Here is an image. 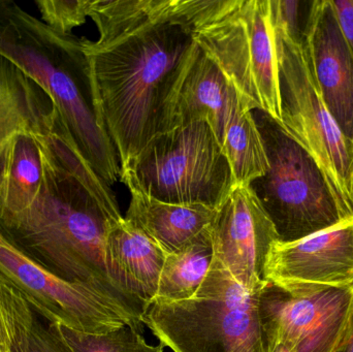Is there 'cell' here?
<instances>
[{
	"label": "cell",
	"mask_w": 353,
	"mask_h": 352,
	"mask_svg": "<svg viewBox=\"0 0 353 352\" xmlns=\"http://www.w3.org/2000/svg\"><path fill=\"white\" fill-rule=\"evenodd\" d=\"M97 41L82 37L99 125L126 169L169 130L174 95L199 45L173 0H91Z\"/></svg>",
	"instance_id": "1"
},
{
	"label": "cell",
	"mask_w": 353,
	"mask_h": 352,
	"mask_svg": "<svg viewBox=\"0 0 353 352\" xmlns=\"http://www.w3.org/2000/svg\"><path fill=\"white\" fill-rule=\"evenodd\" d=\"M41 142V191L22 212L0 217V234L52 274L103 298L141 332L149 306L114 280L105 260L108 235L123 218L111 186L79 154L59 116Z\"/></svg>",
	"instance_id": "2"
},
{
	"label": "cell",
	"mask_w": 353,
	"mask_h": 352,
	"mask_svg": "<svg viewBox=\"0 0 353 352\" xmlns=\"http://www.w3.org/2000/svg\"><path fill=\"white\" fill-rule=\"evenodd\" d=\"M0 55L51 99L79 154L108 185L120 179L119 156L99 125L82 37L50 28L12 0H0Z\"/></svg>",
	"instance_id": "3"
},
{
	"label": "cell",
	"mask_w": 353,
	"mask_h": 352,
	"mask_svg": "<svg viewBox=\"0 0 353 352\" xmlns=\"http://www.w3.org/2000/svg\"><path fill=\"white\" fill-rule=\"evenodd\" d=\"M199 47L247 107L280 124L279 64L272 0H173Z\"/></svg>",
	"instance_id": "4"
},
{
	"label": "cell",
	"mask_w": 353,
	"mask_h": 352,
	"mask_svg": "<svg viewBox=\"0 0 353 352\" xmlns=\"http://www.w3.org/2000/svg\"><path fill=\"white\" fill-rule=\"evenodd\" d=\"M263 289L243 287L214 258L194 297L153 301L144 324L174 352H271L259 310Z\"/></svg>",
	"instance_id": "5"
},
{
	"label": "cell",
	"mask_w": 353,
	"mask_h": 352,
	"mask_svg": "<svg viewBox=\"0 0 353 352\" xmlns=\"http://www.w3.org/2000/svg\"><path fill=\"white\" fill-rule=\"evenodd\" d=\"M120 181L159 202L214 210L234 186L230 161L203 121L182 124L155 136L122 169Z\"/></svg>",
	"instance_id": "6"
},
{
	"label": "cell",
	"mask_w": 353,
	"mask_h": 352,
	"mask_svg": "<svg viewBox=\"0 0 353 352\" xmlns=\"http://www.w3.org/2000/svg\"><path fill=\"white\" fill-rule=\"evenodd\" d=\"M252 113L269 167L249 187L271 219L279 241H299L345 221L311 155L265 112Z\"/></svg>",
	"instance_id": "7"
},
{
	"label": "cell",
	"mask_w": 353,
	"mask_h": 352,
	"mask_svg": "<svg viewBox=\"0 0 353 352\" xmlns=\"http://www.w3.org/2000/svg\"><path fill=\"white\" fill-rule=\"evenodd\" d=\"M275 30L281 97L279 125L319 165L342 215L350 220L353 218L350 143L321 94L304 33L294 37L276 23Z\"/></svg>",
	"instance_id": "8"
},
{
	"label": "cell",
	"mask_w": 353,
	"mask_h": 352,
	"mask_svg": "<svg viewBox=\"0 0 353 352\" xmlns=\"http://www.w3.org/2000/svg\"><path fill=\"white\" fill-rule=\"evenodd\" d=\"M193 121L210 126L230 161L236 185H249L265 175L269 163L252 111L199 47L176 87L169 130Z\"/></svg>",
	"instance_id": "9"
},
{
	"label": "cell",
	"mask_w": 353,
	"mask_h": 352,
	"mask_svg": "<svg viewBox=\"0 0 353 352\" xmlns=\"http://www.w3.org/2000/svg\"><path fill=\"white\" fill-rule=\"evenodd\" d=\"M259 310L271 352L277 345L294 352H340L352 331L353 287L292 293L267 282Z\"/></svg>",
	"instance_id": "10"
},
{
	"label": "cell",
	"mask_w": 353,
	"mask_h": 352,
	"mask_svg": "<svg viewBox=\"0 0 353 352\" xmlns=\"http://www.w3.org/2000/svg\"><path fill=\"white\" fill-rule=\"evenodd\" d=\"M0 283L20 293L51 324L97 335L128 324L103 298L52 274L10 245L1 234Z\"/></svg>",
	"instance_id": "11"
},
{
	"label": "cell",
	"mask_w": 353,
	"mask_h": 352,
	"mask_svg": "<svg viewBox=\"0 0 353 352\" xmlns=\"http://www.w3.org/2000/svg\"><path fill=\"white\" fill-rule=\"evenodd\" d=\"M215 260L250 291L267 284L265 272L277 231L249 185H236L209 225Z\"/></svg>",
	"instance_id": "12"
},
{
	"label": "cell",
	"mask_w": 353,
	"mask_h": 352,
	"mask_svg": "<svg viewBox=\"0 0 353 352\" xmlns=\"http://www.w3.org/2000/svg\"><path fill=\"white\" fill-rule=\"evenodd\" d=\"M265 277L292 293L353 287V218L299 241L277 242Z\"/></svg>",
	"instance_id": "13"
},
{
	"label": "cell",
	"mask_w": 353,
	"mask_h": 352,
	"mask_svg": "<svg viewBox=\"0 0 353 352\" xmlns=\"http://www.w3.org/2000/svg\"><path fill=\"white\" fill-rule=\"evenodd\" d=\"M304 37L323 99L353 148V51L332 0L309 2Z\"/></svg>",
	"instance_id": "14"
},
{
	"label": "cell",
	"mask_w": 353,
	"mask_h": 352,
	"mask_svg": "<svg viewBox=\"0 0 353 352\" xmlns=\"http://www.w3.org/2000/svg\"><path fill=\"white\" fill-rule=\"evenodd\" d=\"M165 258L161 246L124 217L108 235L105 260L112 277L148 306L157 298Z\"/></svg>",
	"instance_id": "15"
},
{
	"label": "cell",
	"mask_w": 353,
	"mask_h": 352,
	"mask_svg": "<svg viewBox=\"0 0 353 352\" xmlns=\"http://www.w3.org/2000/svg\"><path fill=\"white\" fill-rule=\"evenodd\" d=\"M130 203L124 218L148 236L165 253H173L211 225L216 210L201 205L159 202L130 189Z\"/></svg>",
	"instance_id": "16"
},
{
	"label": "cell",
	"mask_w": 353,
	"mask_h": 352,
	"mask_svg": "<svg viewBox=\"0 0 353 352\" xmlns=\"http://www.w3.org/2000/svg\"><path fill=\"white\" fill-rule=\"evenodd\" d=\"M19 132L10 141L0 171V217L17 214L28 208L41 191L43 181L41 136L55 119Z\"/></svg>",
	"instance_id": "17"
},
{
	"label": "cell",
	"mask_w": 353,
	"mask_h": 352,
	"mask_svg": "<svg viewBox=\"0 0 353 352\" xmlns=\"http://www.w3.org/2000/svg\"><path fill=\"white\" fill-rule=\"evenodd\" d=\"M54 114L47 93L0 55V171L6 147L14 136L43 125Z\"/></svg>",
	"instance_id": "18"
},
{
	"label": "cell",
	"mask_w": 353,
	"mask_h": 352,
	"mask_svg": "<svg viewBox=\"0 0 353 352\" xmlns=\"http://www.w3.org/2000/svg\"><path fill=\"white\" fill-rule=\"evenodd\" d=\"M0 351L74 352L20 293L0 283Z\"/></svg>",
	"instance_id": "19"
},
{
	"label": "cell",
	"mask_w": 353,
	"mask_h": 352,
	"mask_svg": "<svg viewBox=\"0 0 353 352\" xmlns=\"http://www.w3.org/2000/svg\"><path fill=\"white\" fill-rule=\"evenodd\" d=\"M214 258L213 242L208 227L178 251L167 254L154 301L180 302L194 297Z\"/></svg>",
	"instance_id": "20"
},
{
	"label": "cell",
	"mask_w": 353,
	"mask_h": 352,
	"mask_svg": "<svg viewBox=\"0 0 353 352\" xmlns=\"http://www.w3.org/2000/svg\"><path fill=\"white\" fill-rule=\"evenodd\" d=\"M50 326L74 352H163L165 349L163 343L157 346L148 344L140 332L128 324L99 335L79 332L59 324L50 322Z\"/></svg>",
	"instance_id": "21"
},
{
	"label": "cell",
	"mask_w": 353,
	"mask_h": 352,
	"mask_svg": "<svg viewBox=\"0 0 353 352\" xmlns=\"http://www.w3.org/2000/svg\"><path fill=\"white\" fill-rule=\"evenodd\" d=\"M35 6L41 20L50 28L62 34H72L74 28L86 22L91 0H37Z\"/></svg>",
	"instance_id": "22"
},
{
	"label": "cell",
	"mask_w": 353,
	"mask_h": 352,
	"mask_svg": "<svg viewBox=\"0 0 353 352\" xmlns=\"http://www.w3.org/2000/svg\"><path fill=\"white\" fill-rule=\"evenodd\" d=\"M338 21L353 51V0H332Z\"/></svg>",
	"instance_id": "23"
},
{
	"label": "cell",
	"mask_w": 353,
	"mask_h": 352,
	"mask_svg": "<svg viewBox=\"0 0 353 352\" xmlns=\"http://www.w3.org/2000/svg\"><path fill=\"white\" fill-rule=\"evenodd\" d=\"M340 352H353V324L352 331H350V337H348L347 342L344 345L343 349Z\"/></svg>",
	"instance_id": "24"
},
{
	"label": "cell",
	"mask_w": 353,
	"mask_h": 352,
	"mask_svg": "<svg viewBox=\"0 0 353 352\" xmlns=\"http://www.w3.org/2000/svg\"><path fill=\"white\" fill-rule=\"evenodd\" d=\"M272 352H294L288 349V347L283 346V345H277V346L274 347L273 351Z\"/></svg>",
	"instance_id": "25"
},
{
	"label": "cell",
	"mask_w": 353,
	"mask_h": 352,
	"mask_svg": "<svg viewBox=\"0 0 353 352\" xmlns=\"http://www.w3.org/2000/svg\"><path fill=\"white\" fill-rule=\"evenodd\" d=\"M350 175H352V188H353V148L352 153V165H350Z\"/></svg>",
	"instance_id": "26"
},
{
	"label": "cell",
	"mask_w": 353,
	"mask_h": 352,
	"mask_svg": "<svg viewBox=\"0 0 353 352\" xmlns=\"http://www.w3.org/2000/svg\"><path fill=\"white\" fill-rule=\"evenodd\" d=\"M0 352H4V351H0Z\"/></svg>",
	"instance_id": "27"
}]
</instances>
